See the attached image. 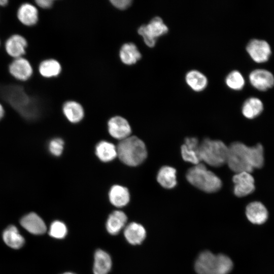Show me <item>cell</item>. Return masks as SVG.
Returning <instances> with one entry per match:
<instances>
[{
  "label": "cell",
  "instance_id": "6da1fadb",
  "mask_svg": "<svg viewBox=\"0 0 274 274\" xmlns=\"http://www.w3.org/2000/svg\"><path fill=\"white\" fill-rule=\"evenodd\" d=\"M229 167L236 173H251L264 164L263 148L260 144L248 147L241 142H234L228 147L227 162Z\"/></svg>",
  "mask_w": 274,
  "mask_h": 274
},
{
  "label": "cell",
  "instance_id": "7a4b0ae2",
  "mask_svg": "<svg viewBox=\"0 0 274 274\" xmlns=\"http://www.w3.org/2000/svg\"><path fill=\"white\" fill-rule=\"evenodd\" d=\"M232 267V262L227 256L215 255L208 251L201 253L195 263L198 274H228Z\"/></svg>",
  "mask_w": 274,
  "mask_h": 274
},
{
  "label": "cell",
  "instance_id": "3957f363",
  "mask_svg": "<svg viewBox=\"0 0 274 274\" xmlns=\"http://www.w3.org/2000/svg\"><path fill=\"white\" fill-rule=\"evenodd\" d=\"M117 150L119 159L130 166L140 165L147 156L144 143L135 136H129L120 141L117 147Z\"/></svg>",
  "mask_w": 274,
  "mask_h": 274
},
{
  "label": "cell",
  "instance_id": "277c9868",
  "mask_svg": "<svg viewBox=\"0 0 274 274\" xmlns=\"http://www.w3.org/2000/svg\"><path fill=\"white\" fill-rule=\"evenodd\" d=\"M186 178L193 186L208 193L215 192L222 186L220 179L201 163L188 169Z\"/></svg>",
  "mask_w": 274,
  "mask_h": 274
},
{
  "label": "cell",
  "instance_id": "5b68a950",
  "mask_svg": "<svg viewBox=\"0 0 274 274\" xmlns=\"http://www.w3.org/2000/svg\"><path fill=\"white\" fill-rule=\"evenodd\" d=\"M228 147L220 140L204 139L199 143L200 161L213 167H219L227 162Z\"/></svg>",
  "mask_w": 274,
  "mask_h": 274
},
{
  "label": "cell",
  "instance_id": "8992f818",
  "mask_svg": "<svg viewBox=\"0 0 274 274\" xmlns=\"http://www.w3.org/2000/svg\"><path fill=\"white\" fill-rule=\"evenodd\" d=\"M168 28L159 17H155L146 25H142L138 32L143 37L145 44L149 47H153L157 38L167 33Z\"/></svg>",
  "mask_w": 274,
  "mask_h": 274
},
{
  "label": "cell",
  "instance_id": "52a82bcc",
  "mask_svg": "<svg viewBox=\"0 0 274 274\" xmlns=\"http://www.w3.org/2000/svg\"><path fill=\"white\" fill-rule=\"evenodd\" d=\"M246 50L251 58L257 63L268 60L271 53L270 47L266 41L256 39L248 43Z\"/></svg>",
  "mask_w": 274,
  "mask_h": 274
},
{
  "label": "cell",
  "instance_id": "ba28073f",
  "mask_svg": "<svg viewBox=\"0 0 274 274\" xmlns=\"http://www.w3.org/2000/svg\"><path fill=\"white\" fill-rule=\"evenodd\" d=\"M233 192L238 197L247 196L255 190L254 179L248 172L236 173L232 178Z\"/></svg>",
  "mask_w": 274,
  "mask_h": 274
},
{
  "label": "cell",
  "instance_id": "9c48e42d",
  "mask_svg": "<svg viewBox=\"0 0 274 274\" xmlns=\"http://www.w3.org/2000/svg\"><path fill=\"white\" fill-rule=\"evenodd\" d=\"M109 134L120 141L129 137L131 129L128 122L124 118L116 116L112 117L108 122Z\"/></svg>",
  "mask_w": 274,
  "mask_h": 274
},
{
  "label": "cell",
  "instance_id": "30bf717a",
  "mask_svg": "<svg viewBox=\"0 0 274 274\" xmlns=\"http://www.w3.org/2000/svg\"><path fill=\"white\" fill-rule=\"evenodd\" d=\"M249 79L251 85L257 89L265 91L274 85V76L264 69H256L251 72Z\"/></svg>",
  "mask_w": 274,
  "mask_h": 274
},
{
  "label": "cell",
  "instance_id": "8fae6325",
  "mask_svg": "<svg viewBox=\"0 0 274 274\" xmlns=\"http://www.w3.org/2000/svg\"><path fill=\"white\" fill-rule=\"evenodd\" d=\"M10 74L16 79L25 81L32 75L33 69L29 61L24 57L15 58L9 64Z\"/></svg>",
  "mask_w": 274,
  "mask_h": 274
},
{
  "label": "cell",
  "instance_id": "7c38bea8",
  "mask_svg": "<svg viewBox=\"0 0 274 274\" xmlns=\"http://www.w3.org/2000/svg\"><path fill=\"white\" fill-rule=\"evenodd\" d=\"M27 42L22 36L14 34L5 42V50L7 54L14 59L21 57L26 53Z\"/></svg>",
  "mask_w": 274,
  "mask_h": 274
},
{
  "label": "cell",
  "instance_id": "4fadbf2b",
  "mask_svg": "<svg viewBox=\"0 0 274 274\" xmlns=\"http://www.w3.org/2000/svg\"><path fill=\"white\" fill-rule=\"evenodd\" d=\"M199 143L197 138H187L185 143L181 146V155L185 161L196 165L200 163L199 156Z\"/></svg>",
  "mask_w": 274,
  "mask_h": 274
},
{
  "label": "cell",
  "instance_id": "5bb4252c",
  "mask_svg": "<svg viewBox=\"0 0 274 274\" xmlns=\"http://www.w3.org/2000/svg\"><path fill=\"white\" fill-rule=\"evenodd\" d=\"M246 215L252 223L262 224L268 218V211L260 202L254 201L250 203L246 209Z\"/></svg>",
  "mask_w": 274,
  "mask_h": 274
},
{
  "label": "cell",
  "instance_id": "9a60e30c",
  "mask_svg": "<svg viewBox=\"0 0 274 274\" xmlns=\"http://www.w3.org/2000/svg\"><path fill=\"white\" fill-rule=\"evenodd\" d=\"M17 18L23 25L31 26L35 25L39 19L38 9L28 3L22 4L18 9Z\"/></svg>",
  "mask_w": 274,
  "mask_h": 274
},
{
  "label": "cell",
  "instance_id": "2e32d148",
  "mask_svg": "<svg viewBox=\"0 0 274 274\" xmlns=\"http://www.w3.org/2000/svg\"><path fill=\"white\" fill-rule=\"evenodd\" d=\"M22 226L34 234H42L47 230L43 220L36 213H31L24 216L20 221Z\"/></svg>",
  "mask_w": 274,
  "mask_h": 274
},
{
  "label": "cell",
  "instance_id": "e0dca14e",
  "mask_svg": "<svg viewBox=\"0 0 274 274\" xmlns=\"http://www.w3.org/2000/svg\"><path fill=\"white\" fill-rule=\"evenodd\" d=\"M109 198L113 206L119 208L123 207L129 202L130 194L126 187L115 185L109 190Z\"/></svg>",
  "mask_w": 274,
  "mask_h": 274
},
{
  "label": "cell",
  "instance_id": "ac0fdd59",
  "mask_svg": "<svg viewBox=\"0 0 274 274\" xmlns=\"http://www.w3.org/2000/svg\"><path fill=\"white\" fill-rule=\"evenodd\" d=\"M124 234L129 243L135 245L140 244L145 239L146 232L142 225L132 222L125 227Z\"/></svg>",
  "mask_w": 274,
  "mask_h": 274
},
{
  "label": "cell",
  "instance_id": "d6986e66",
  "mask_svg": "<svg viewBox=\"0 0 274 274\" xmlns=\"http://www.w3.org/2000/svg\"><path fill=\"white\" fill-rule=\"evenodd\" d=\"M185 81L188 86L196 92L203 90L208 83L207 77L200 71L195 70H190L186 73Z\"/></svg>",
  "mask_w": 274,
  "mask_h": 274
},
{
  "label": "cell",
  "instance_id": "ffe728a7",
  "mask_svg": "<svg viewBox=\"0 0 274 274\" xmlns=\"http://www.w3.org/2000/svg\"><path fill=\"white\" fill-rule=\"evenodd\" d=\"M95 154L101 161L110 162L117 157V147L112 143L101 141L95 147Z\"/></svg>",
  "mask_w": 274,
  "mask_h": 274
},
{
  "label": "cell",
  "instance_id": "44dd1931",
  "mask_svg": "<svg viewBox=\"0 0 274 274\" xmlns=\"http://www.w3.org/2000/svg\"><path fill=\"white\" fill-rule=\"evenodd\" d=\"M62 111L66 118L73 123L79 122L84 116L82 106L75 101L70 100L65 102L63 106Z\"/></svg>",
  "mask_w": 274,
  "mask_h": 274
},
{
  "label": "cell",
  "instance_id": "7402d4cb",
  "mask_svg": "<svg viewBox=\"0 0 274 274\" xmlns=\"http://www.w3.org/2000/svg\"><path fill=\"white\" fill-rule=\"evenodd\" d=\"M126 214L121 211L113 212L109 216L106 223L108 231L112 235L118 234L125 226L127 221Z\"/></svg>",
  "mask_w": 274,
  "mask_h": 274
},
{
  "label": "cell",
  "instance_id": "603a6c76",
  "mask_svg": "<svg viewBox=\"0 0 274 274\" xmlns=\"http://www.w3.org/2000/svg\"><path fill=\"white\" fill-rule=\"evenodd\" d=\"M122 62L127 65H132L139 60L142 55L135 44L128 43L123 44L119 52Z\"/></svg>",
  "mask_w": 274,
  "mask_h": 274
},
{
  "label": "cell",
  "instance_id": "cb8c5ba5",
  "mask_svg": "<svg viewBox=\"0 0 274 274\" xmlns=\"http://www.w3.org/2000/svg\"><path fill=\"white\" fill-rule=\"evenodd\" d=\"M112 266L110 255L106 252L98 250L94 254V274H107Z\"/></svg>",
  "mask_w": 274,
  "mask_h": 274
},
{
  "label": "cell",
  "instance_id": "d4e9b609",
  "mask_svg": "<svg viewBox=\"0 0 274 274\" xmlns=\"http://www.w3.org/2000/svg\"><path fill=\"white\" fill-rule=\"evenodd\" d=\"M157 180L159 184L166 189H172L177 184L176 170L171 166H164L159 170Z\"/></svg>",
  "mask_w": 274,
  "mask_h": 274
},
{
  "label": "cell",
  "instance_id": "484cf974",
  "mask_svg": "<svg viewBox=\"0 0 274 274\" xmlns=\"http://www.w3.org/2000/svg\"><path fill=\"white\" fill-rule=\"evenodd\" d=\"M263 110L261 100L255 97L248 98L244 103L242 111L243 115L248 119H253L259 116Z\"/></svg>",
  "mask_w": 274,
  "mask_h": 274
},
{
  "label": "cell",
  "instance_id": "4316f807",
  "mask_svg": "<svg viewBox=\"0 0 274 274\" xmlns=\"http://www.w3.org/2000/svg\"><path fill=\"white\" fill-rule=\"evenodd\" d=\"M3 239L8 246L14 249L21 248L24 243V238L14 226H10L5 230Z\"/></svg>",
  "mask_w": 274,
  "mask_h": 274
},
{
  "label": "cell",
  "instance_id": "83f0119b",
  "mask_svg": "<svg viewBox=\"0 0 274 274\" xmlns=\"http://www.w3.org/2000/svg\"><path fill=\"white\" fill-rule=\"evenodd\" d=\"M61 71L59 62L54 59H48L42 61L39 66V71L42 76L51 78L59 75Z\"/></svg>",
  "mask_w": 274,
  "mask_h": 274
},
{
  "label": "cell",
  "instance_id": "f1b7e54d",
  "mask_svg": "<svg viewBox=\"0 0 274 274\" xmlns=\"http://www.w3.org/2000/svg\"><path fill=\"white\" fill-rule=\"evenodd\" d=\"M225 82L228 88L234 90L242 89L245 83L243 76L236 70L230 72L226 76Z\"/></svg>",
  "mask_w": 274,
  "mask_h": 274
},
{
  "label": "cell",
  "instance_id": "f546056e",
  "mask_svg": "<svg viewBox=\"0 0 274 274\" xmlns=\"http://www.w3.org/2000/svg\"><path fill=\"white\" fill-rule=\"evenodd\" d=\"M67 233V228L65 225L61 221L53 222L49 229V234L56 238H64Z\"/></svg>",
  "mask_w": 274,
  "mask_h": 274
},
{
  "label": "cell",
  "instance_id": "4dcf8cb0",
  "mask_svg": "<svg viewBox=\"0 0 274 274\" xmlns=\"http://www.w3.org/2000/svg\"><path fill=\"white\" fill-rule=\"evenodd\" d=\"M64 148V142L60 138H54L49 143L48 149L51 154L55 156L61 155Z\"/></svg>",
  "mask_w": 274,
  "mask_h": 274
},
{
  "label": "cell",
  "instance_id": "1f68e13d",
  "mask_svg": "<svg viewBox=\"0 0 274 274\" xmlns=\"http://www.w3.org/2000/svg\"><path fill=\"white\" fill-rule=\"evenodd\" d=\"M111 3L116 8L120 10H125L131 4L130 0H112Z\"/></svg>",
  "mask_w": 274,
  "mask_h": 274
},
{
  "label": "cell",
  "instance_id": "d6a6232c",
  "mask_svg": "<svg viewBox=\"0 0 274 274\" xmlns=\"http://www.w3.org/2000/svg\"><path fill=\"white\" fill-rule=\"evenodd\" d=\"M35 3L39 7L44 9H49L53 5V1L52 0H37Z\"/></svg>",
  "mask_w": 274,
  "mask_h": 274
},
{
  "label": "cell",
  "instance_id": "836d02e7",
  "mask_svg": "<svg viewBox=\"0 0 274 274\" xmlns=\"http://www.w3.org/2000/svg\"><path fill=\"white\" fill-rule=\"evenodd\" d=\"M5 114V111L3 107L0 104V120L3 117Z\"/></svg>",
  "mask_w": 274,
  "mask_h": 274
},
{
  "label": "cell",
  "instance_id": "e575fe53",
  "mask_svg": "<svg viewBox=\"0 0 274 274\" xmlns=\"http://www.w3.org/2000/svg\"><path fill=\"white\" fill-rule=\"evenodd\" d=\"M8 1L7 0H0V7H5L8 4Z\"/></svg>",
  "mask_w": 274,
  "mask_h": 274
},
{
  "label": "cell",
  "instance_id": "d590c367",
  "mask_svg": "<svg viewBox=\"0 0 274 274\" xmlns=\"http://www.w3.org/2000/svg\"><path fill=\"white\" fill-rule=\"evenodd\" d=\"M63 274H74V273H72V272H65V273H63Z\"/></svg>",
  "mask_w": 274,
  "mask_h": 274
},
{
  "label": "cell",
  "instance_id": "8d00e7d4",
  "mask_svg": "<svg viewBox=\"0 0 274 274\" xmlns=\"http://www.w3.org/2000/svg\"><path fill=\"white\" fill-rule=\"evenodd\" d=\"M0 44H1V42H0Z\"/></svg>",
  "mask_w": 274,
  "mask_h": 274
}]
</instances>
